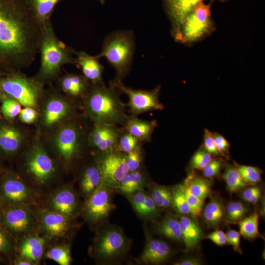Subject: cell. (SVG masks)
Segmentation results:
<instances>
[{
  "label": "cell",
  "instance_id": "obj_1",
  "mask_svg": "<svg viewBox=\"0 0 265 265\" xmlns=\"http://www.w3.org/2000/svg\"><path fill=\"white\" fill-rule=\"evenodd\" d=\"M41 26L27 0H0V66L19 70L30 66L39 48Z\"/></svg>",
  "mask_w": 265,
  "mask_h": 265
},
{
  "label": "cell",
  "instance_id": "obj_2",
  "mask_svg": "<svg viewBox=\"0 0 265 265\" xmlns=\"http://www.w3.org/2000/svg\"><path fill=\"white\" fill-rule=\"evenodd\" d=\"M118 91L115 87H106L104 83L93 84L88 90L85 95V112L95 124L124 125L128 116Z\"/></svg>",
  "mask_w": 265,
  "mask_h": 265
},
{
  "label": "cell",
  "instance_id": "obj_3",
  "mask_svg": "<svg viewBox=\"0 0 265 265\" xmlns=\"http://www.w3.org/2000/svg\"><path fill=\"white\" fill-rule=\"evenodd\" d=\"M74 51L58 39L51 20L42 25L39 48L40 66L37 80L41 83L52 80L57 76L63 65H76Z\"/></svg>",
  "mask_w": 265,
  "mask_h": 265
},
{
  "label": "cell",
  "instance_id": "obj_4",
  "mask_svg": "<svg viewBox=\"0 0 265 265\" xmlns=\"http://www.w3.org/2000/svg\"><path fill=\"white\" fill-rule=\"evenodd\" d=\"M135 49V38L132 31H116L105 38L101 51L95 57L106 58L115 68L116 76L112 82H122L131 69Z\"/></svg>",
  "mask_w": 265,
  "mask_h": 265
},
{
  "label": "cell",
  "instance_id": "obj_5",
  "mask_svg": "<svg viewBox=\"0 0 265 265\" xmlns=\"http://www.w3.org/2000/svg\"><path fill=\"white\" fill-rule=\"evenodd\" d=\"M212 27L210 5L202 2L192 9L173 33L176 41L192 43L208 34Z\"/></svg>",
  "mask_w": 265,
  "mask_h": 265
},
{
  "label": "cell",
  "instance_id": "obj_6",
  "mask_svg": "<svg viewBox=\"0 0 265 265\" xmlns=\"http://www.w3.org/2000/svg\"><path fill=\"white\" fill-rule=\"evenodd\" d=\"M2 90L26 107H34L43 92L41 83L18 72L0 80Z\"/></svg>",
  "mask_w": 265,
  "mask_h": 265
},
{
  "label": "cell",
  "instance_id": "obj_7",
  "mask_svg": "<svg viewBox=\"0 0 265 265\" xmlns=\"http://www.w3.org/2000/svg\"><path fill=\"white\" fill-rule=\"evenodd\" d=\"M110 85L127 95L129 99L127 106L133 116L164 108V105L159 100V86L151 90H145L127 87L122 82L111 81Z\"/></svg>",
  "mask_w": 265,
  "mask_h": 265
},
{
  "label": "cell",
  "instance_id": "obj_8",
  "mask_svg": "<svg viewBox=\"0 0 265 265\" xmlns=\"http://www.w3.org/2000/svg\"><path fill=\"white\" fill-rule=\"evenodd\" d=\"M101 153L97 166L102 180L110 187H117L129 172L126 154L116 150Z\"/></svg>",
  "mask_w": 265,
  "mask_h": 265
},
{
  "label": "cell",
  "instance_id": "obj_9",
  "mask_svg": "<svg viewBox=\"0 0 265 265\" xmlns=\"http://www.w3.org/2000/svg\"><path fill=\"white\" fill-rule=\"evenodd\" d=\"M129 247V240L120 229L108 227L99 236L96 252L100 258L106 262L124 254Z\"/></svg>",
  "mask_w": 265,
  "mask_h": 265
},
{
  "label": "cell",
  "instance_id": "obj_10",
  "mask_svg": "<svg viewBox=\"0 0 265 265\" xmlns=\"http://www.w3.org/2000/svg\"><path fill=\"white\" fill-rule=\"evenodd\" d=\"M110 187L102 181L87 200L86 214L92 221L97 222L106 218L114 208Z\"/></svg>",
  "mask_w": 265,
  "mask_h": 265
},
{
  "label": "cell",
  "instance_id": "obj_11",
  "mask_svg": "<svg viewBox=\"0 0 265 265\" xmlns=\"http://www.w3.org/2000/svg\"><path fill=\"white\" fill-rule=\"evenodd\" d=\"M95 125L89 137L90 144L101 152L116 150L121 133L116 125L105 123Z\"/></svg>",
  "mask_w": 265,
  "mask_h": 265
},
{
  "label": "cell",
  "instance_id": "obj_12",
  "mask_svg": "<svg viewBox=\"0 0 265 265\" xmlns=\"http://www.w3.org/2000/svg\"><path fill=\"white\" fill-rule=\"evenodd\" d=\"M55 144L64 159H72L78 152L80 145L79 132L76 126L69 124L63 127L56 135Z\"/></svg>",
  "mask_w": 265,
  "mask_h": 265
},
{
  "label": "cell",
  "instance_id": "obj_13",
  "mask_svg": "<svg viewBox=\"0 0 265 265\" xmlns=\"http://www.w3.org/2000/svg\"><path fill=\"white\" fill-rule=\"evenodd\" d=\"M29 172L41 182H45L52 174L53 165L51 159L41 147L31 151L27 161Z\"/></svg>",
  "mask_w": 265,
  "mask_h": 265
},
{
  "label": "cell",
  "instance_id": "obj_14",
  "mask_svg": "<svg viewBox=\"0 0 265 265\" xmlns=\"http://www.w3.org/2000/svg\"><path fill=\"white\" fill-rule=\"evenodd\" d=\"M76 66L81 69L84 76L93 84H103L102 74L104 67L95 56L84 51H74Z\"/></svg>",
  "mask_w": 265,
  "mask_h": 265
},
{
  "label": "cell",
  "instance_id": "obj_15",
  "mask_svg": "<svg viewBox=\"0 0 265 265\" xmlns=\"http://www.w3.org/2000/svg\"><path fill=\"white\" fill-rule=\"evenodd\" d=\"M205 0H163L166 12L172 23L173 31L182 23L187 15Z\"/></svg>",
  "mask_w": 265,
  "mask_h": 265
},
{
  "label": "cell",
  "instance_id": "obj_16",
  "mask_svg": "<svg viewBox=\"0 0 265 265\" xmlns=\"http://www.w3.org/2000/svg\"><path fill=\"white\" fill-rule=\"evenodd\" d=\"M170 254V248L165 242L149 238L140 260L146 264H159L166 261Z\"/></svg>",
  "mask_w": 265,
  "mask_h": 265
},
{
  "label": "cell",
  "instance_id": "obj_17",
  "mask_svg": "<svg viewBox=\"0 0 265 265\" xmlns=\"http://www.w3.org/2000/svg\"><path fill=\"white\" fill-rule=\"evenodd\" d=\"M157 124L155 120H144L132 115L128 117L124 126L126 131L140 142H149Z\"/></svg>",
  "mask_w": 265,
  "mask_h": 265
},
{
  "label": "cell",
  "instance_id": "obj_18",
  "mask_svg": "<svg viewBox=\"0 0 265 265\" xmlns=\"http://www.w3.org/2000/svg\"><path fill=\"white\" fill-rule=\"evenodd\" d=\"M69 104L59 96H52L48 101L44 112V122L50 126L58 122L70 112Z\"/></svg>",
  "mask_w": 265,
  "mask_h": 265
},
{
  "label": "cell",
  "instance_id": "obj_19",
  "mask_svg": "<svg viewBox=\"0 0 265 265\" xmlns=\"http://www.w3.org/2000/svg\"><path fill=\"white\" fill-rule=\"evenodd\" d=\"M182 240L187 250L192 249L198 244L202 237V231L196 222L192 218L181 216L179 219Z\"/></svg>",
  "mask_w": 265,
  "mask_h": 265
},
{
  "label": "cell",
  "instance_id": "obj_20",
  "mask_svg": "<svg viewBox=\"0 0 265 265\" xmlns=\"http://www.w3.org/2000/svg\"><path fill=\"white\" fill-rule=\"evenodd\" d=\"M62 90L73 96L85 95L88 92V80L84 76L75 74H68L59 80Z\"/></svg>",
  "mask_w": 265,
  "mask_h": 265
},
{
  "label": "cell",
  "instance_id": "obj_21",
  "mask_svg": "<svg viewBox=\"0 0 265 265\" xmlns=\"http://www.w3.org/2000/svg\"><path fill=\"white\" fill-rule=\"evenodd\" d=\"M67 217L58 212H48L43 216V224L47 231L51 235L61 236L66 232L69 228Z\"/></svg>",
  "mask_w": 265,
  "mask_h": 265
},
{
  "label": "cell",
  "instance_id": "obj_22",
  "mask_svg": "<svg viewBox=\"0 0 265 265\" xmlns=\"http://www.w3.org/2000/svg\"><path fill=\"white\" fill-rule=\"evenodd\" d=\"M3 220L9 229L16 232L26 230L30 221L28 212L21 208H14L7 210L3 215Z\"/></svg>",
  "mask_w": 265,
  "mask_h": 265
},
{
  "label": "cell",
  "instance_id": "obj_23",
  "mask_svg": "<svg viewBox=\"0 0 265 265\" xmlns=\"http://www.w3.org/2000/svg\"><path fill=\"white\" fill-rule=\"evenodd\" d=\"M62 0H27L29 8L41 26L50 20V17L58 3Z\"/></svg>",
  "mask_w": 265,
  "mask_h": 265
},
{
  "label": "cell",
  "instance_id": "obj_24",
  "mask_svg": "<svg viewBox=\"0 0 265 265\" xmlns=\"http://www.w3.org/2000/svg\"><path fill=\"white\" fill-rule=\"evenodd\" d=\"M4 197L12 202H19L27 197L28 191L26 186L21 181L15 178L4 180L1 187Z\"/></svg>",
  "mask_w": 265,
  "mask_h": 265
},
{
  "label": "cell",
  "instance_id": "obj_25",
  "mask_svg": "<svg viewBox=\"0 0 265 265\" xmlns=\"http://www.w3.org/2000/svg\"><path fill=\"white\" fill-rule=\"evenodd\" d=\"M22 135L16 128L9 125L0 126V148L7 153H13L20 147Z\"/></svg>",
  "mask_w": 265,
  "mask_h": 265
},
{
  "label": "cell",
  "instance_id": "obj_26",
  "mask_svg": "<svg viewBox=\"0 0 265 265\" xmlns=\"http://www.w3.org/2000/svg\"><path fill=\"white\" fill-rule=\"evenodd\" d=\"M45 241L38 236H31L25 239L20 247L21 256L30 261H37L43 255Z\"/></svg>",
  "mask_w": 265,
  "mask_h": 265
},
{
  "label": "cell",
  "instance_id": "obj_27",
  "mask_svg": "<svg viewBox=\"0 0 265 265\" xmlns=\"http://www.w3.org/2000/svg\"><path fill=\"white\" fill-rule=\"evenodd\" d=\"M52 205L57 212L67 216H70L76 206L75 196L70 190L63 189L54 196Z\"/></svg>",
  "mask_w": 265,
  "mask_h": 265
},
{
  "label": "cell",
  "instance_id": "obj_28",
  "mask_svg": "<svg viewBox=\"0 0 265 265\" xmlns=\"http://www.w3.org/2000/svg\"><path fill=\"white\" fill-rule=\"evenodd\" d=\"M202 215L208 226L215 227L219 225L225 215V209L222 202L217 199L211 200L205 207Z\"/></svg>",
  "mask_w": 265,
  "mask_h": 265
},
{
  "label": "cell",
  "instance_id": "obj_29",
  "mask_svg": "<svg viewBox=\"0 0 265 265\" xmlns=\"http://www.w3.org/2000/svg\"><path fill=\"white\" fill-rule=\"evenodd\" d=\"M184 182L191 193L202 201H204L211 193L209 182L202 177L189 175Z\"/></svg>",
  "mask_w": 265,
  "mask_h": 265
},
{
  "label": "cell",
  "instance_id": "obj_30",
  "mask_svg": "<svg viewBox=\"0 0 265 265\" xmlns=\"http://www.w3.org/2000/svg\"><path fill=\"white\" fill-rule=\"evenodd\" d=\"M145 177L140 171L129 172L123 179L117 187L120 191L131 194L140 190L144 184Z\"/></svg>",
  "mask_w": 265,
  "mask_h": 265
},
{
  "label": "cell",
  "instance_id": "obj_31",
  "mask_svg": "<svg viewBox=\"0 0 265 265\" xmlns=\"http://www.w3.org/2000/svg\"><path fill=\"white\" fill-rule=\"evenodd\" d=\"M159 232L169 239L182 241V236L179 220L171 215H167L158 226Z\"/></svg>",
  "mask_w": 265,
  "mask_h": 265
},
{
  "label": "cell",
  "instance_id": "obj_32",
  "mask_svg": "<svg viewBox=\"0 0 265 265\" xmlns=\"http://www.w3.org/2000/svg\"><path fill=\"white\" fill-rule=\"evenodd\" d=\"M223 178L225 181L227 188L231 193L240 190L248 186L236 166L229 165L226 167Z\"/></svg>",
  "mask_w": 265,
  "mask_h": 265
},
{
  "label": "cell",
  "instance_id": "obj_33",
  "mask_svg": "<svg viewBox=\"0 0 265 265\" xmlns=\"http://www.w3.org/2000/svg\"><path fill=\"white\" fill-rule=\"evenodd\" d=\"M258 220L259 214L257 212L241 219L238 222L240 235L247 239H253L260 237Z\"/></svg>",
  "mask_w": 265,
  "mask_h": 265
},
{
  "label": "cell",
  "instance_id": "obj_34",
  "mask_svg": "<svg viewBox=\"0 0 265 265\" xmlns=\"http://www.w3.org/2000/svg\"><path fill=\"white\" fill-rule=\"evenodd\" d=\"M103 181L98 166H90L84 171L81 181L83 191L86 193L92 192Z\"/></svg>",
  "mask_w": 265,
  "mask_h": 265
},
{
  "label": "cell",
  "instance_id": "obj_35",
  "mask_svg": "<svg viewBox=\"0 0 265 265\" xmlns=\"http://www.w3.org/2000/svg\"><path fill=\"white\" fill-rule=\"evenodd\" d=\"M247 211L246 207L242 202H230L225 209L226 221L230 224L238 223L244 217Z\"/></svg>",
  "mask_w": 265,
  "mask_h": 265
},
{
  "label": "cell",
  "instance_id": "obj_36",
  "mask_svg": "<svg viewBox=\"0 0 265 265\" xmlns=\"http://www.w3.org/2000/svg\"><path fill=\"white\" fill-rule=\"evenodd\" d=\"M151 197L158 207L169 208L173 205L172 192L166 187L155 186Z\"/></svg>",
  "mask_w": 265,
  "mask_h": 265
},
{
  "label": "cell",
  "instance_id": "obj_37",
  "mask_svg": "<svg viewBox=\"0 0 265 265\" xmlns=\"http://www.w3.org/2000/svg\"><path fill=\"white\" fill-rule=\"evenodd\" d=\"M173 205L177 211L183 215L190 214V209L187 203L183 184L176 186L172 192Z\"/></svg>",
  "mask_w": 265,
  "mask_h": 265
},
{
  "label": "cell",
  "instance_id": "obj_38",
  "mask_svg": "<svg viewBox=\"0 0 265 265\" xmlns=\"http://www.w3.org/2000/svg\"><path fill=\"white\" fill-rule=\"evenodd\" d=\"M140 142L129 132L120 133L116 150L123 153H128L140 146Z\"/></svg>",
  "mask_w": 265,
  "mask_h": 265
},
{
  "label": "cell",
  "instance_id": "obj_39",
  "mask_svg": "<svg viewBox=\"0 0 265 265\" xmlns=\"http://www.w3.org/2000/svg\"><path fill=\"white\" fill-rule=\"evenodd\" d=\"M235 166L246 181L249 184H256L261 180L262 171L255 167L235 163Z\"/></svg>",
  "mask_w": 265,
  "mask_h": 265
},
{
  "label": "cell",
  "instance_id": "obj_40",
  "mask_svg": "<svg viewBox=\"0 0 265 265\" xmlns=\"http://www.w3.org/2000/svg\"><path fill=\"white\" fill-rule=\"evenodd\" d=\"M46 256L60 265H69L71 260L69 250L61 246H56L50 249L47 252Z\"/></svg>",
  "mask_w": 265,
  "mask_h": 265
},
{
  "label": "cell",
  "instance_id": "obj_41",
  "mask_svg": "<svg viewBox=\"0 0 265 265\" xmlns=\"http://www.w3.org/2000/svg\"><path fill=\"white\" fill-rule=\"evenodd\" d=\"M183 185L187 201L190 207V214L193 217L198 218L202 212L204 201L191 193L185 182H184Z\"/></svg>",
  "mask_w": 265,
  "mask_h": 265
},
{
  "label": "cell",
  "instance_id": "obj_42",
  "mask_svg": "<svg viewBox=\"0 0 265 265\" xmlns=\"http://www.w3.org/2000/svg\"><path fill=\"white\" fill-rule=\"evenodd\" d=\"M212 159V155L202 147L193 155L190 166L192 169L202 170Z\"/></svg>",
  "mask_w": 265,
  "mask_h": 265
},
{
  "label": "cell",
  "instance_id": "obj_43",
  "mask_svg": "<svg viewBox=\"0 0 265 265\" xmlns=\"http://www.w3.org/2000/svg\"><path fill=\"white\" fill-rule=\"evenodd\" d=\"M21 104L14 98H7L3 101L1 111L5 117L12 119L19 114Z\"/></svg>",
  "mask_w": 265,
  "mask_h": 265
},
{
  "label": "cell",
  "instance_id": "obj_44",
  "mask_svg": "<svg viewBox=\"0 0 265 265\" xmlns=\"http://www.w3.org/2000/svg\"><path fill=\"white\" fill-rule=\"evenodd\" d=\"M129 172L138 170L142 160V153L140 146L126 154Z\"/></svg>",
  "mask_w": 265,
  "mask_h": 265
},
{
  "label": "cell",
  "instance_id": "obj_45",
  "mask_svg": "<svg viewBox=\"0 0 265 265\" xmlns=\"http://www.w3.org/2000/svg\"><path fill=\"white\" fill-rule=\"evenodd\" d=\"M223 162L220 159H212L202 170L204 176L207 178L217 175L222 167Z\"/></svg>",
  "mask_w": 265,
  "mask_h": 265
},
{
  "label": "cell",
  "instance_id": "obj_46",
  "mask_svg": "<svg viewBox=\"0 0 265 265\" xmlns=\"http://www.w3.org/2000/svg\"><path fill=\"white\" fill-rule=\"evenodd\" d=\"M157 207L151 197L147 195L138 213L144 217L152 216L156 213Z\"/></svg>",
  "mask_w": 265,
  "mask_h": 265
},
{
  "label": "cell",
  "instance_id": "obj_47",
  "mask_svg": "<svg viewBox=\"0 0 265 265\" xmlns=\"http://www.w3.org/2000/svg\"><path fill=\"white\" fill-rule=\"evenodd\" d=\"M203 144V147L211 155H221L216 147L212 136L211 132L207 129H205Z\"/></svg>",
  "mask_w": 265,
  "mask_h": 265
},
{
  "label": "cell",
  "instance_id": "obj_48",
  "mask_svg": "<svg viewBox=\"0 0 265 265\" xmlns=\"http://www.w3.org/2000/svg\"><path fill=\"white\" fill-rule=\"evenodd\" d=\"M261 196L260 188L257 186L247 188L242 192V196L244 200L252 204L257 203Z\"/></svg>",
  "mask_w": 265,
  "mask_h": 265
},
{
  "label": "cell",
  "instance_id": "obj_49",
  "mask_svg": "<svg viewBox=\"0 0 265 265\" xmlns=\"http://www.w3.org/2000/svg\"><path fill=\"white\" fill-rule=\"evenodd\" d=\"M227 243L232 245L235 251L241 253L240 248V236L239 232L234 230H229L226 233Z\"/></svg>",
  "mask_w": 265,
  "mask_h": 265
},
{
  "label": "cell",
  "instance_id": "obj_50",
  "mask_svg": "<svg viewBox=\"0 0 265 265\" xmlns=\"http://www.w3.org/2000/svg\"><path fill=\"white\" fill-rule=\"evenodd\" d=\"M211 134L218 150L221 155L224 156L225 154L229 152L230 143L223 136L217 132H211Z\"/></svg>",
  "mask_w": 265,
  "mask_h": 265
},
{
  "label": "cell",
  "instance_id": "obj_51",
  "mask_svg": "<svg viewBox=\"0 0 265 265\" xmlns=\"http://www.w3.org/2000/svg\"><path fill=\"white\" fill-rule=\"evenodd\" d=\"M37 112L31 107H26L19 113L20 120L25 123H33L37 118Z\"/></svg>",
  "mask_w": 265,
  "mask_h": 265
},
{
  "label": "cell",
  "instance_id": "obj_52",
  "mask_svg": "<svg viewBox=\"0 0 265 265\" xmlns=\"http://www.w3.org/2000/svg\"><path fill=\"white\" fill-rule=\"evenodd\" d=\"M207 238L218 246H223L227 243L226 233L220 230L210 233Z\"/></svg>",
  "mask_w": 265,
  "mask_h": 265
},
{
  "label": "cell",
  "instance_id": "obj_53",
  "mask_svg": "<svg viewBox=\"0 0 265 265\" xmlns=\"http://www.w3.org/2000/svg\"><path fill=\"white\" fill-rule=\"evenodd\" d=\"M146 196L147 195L144 192L139 190L132 196L131 200L132 205L138 213L143 204Z\"/></svg>",
  "mask_w": 265,
  "mask_h": 265
},
{
  "label": "cell",
  "instance_id": "obj_54",
  "mask_svg": "<svg viewBox=\"0 0 265 265\" xmlns=\"http://www.w3.org/2000/svg\"><path fill=\"white\" fill-rule=\"evenodd\" d=\"M200 261L195 258H188L175 262V265H199L201 264Z\"/></svg>",
  "mask_w": 265,
  "mask_h": 265
},
{
  "label": "cell",
  "instance_id": "obj_55",
  "mask_svg": "<svg viewBox=\"0 0 265 265\" xmlns=\"http://www.w3.org/2000/svg\"><path fill=\"white\" fill-rule=\"evenodd\" d=\"M9 242L4 233L0 230V252H4L7 250Z\"/></svg>",
  "mask_w": 265,
  "mask_h": 265
},
{
  "label": "cell",
  "instance_id": "obj_56",
  "mask_svg": "<svg viewBox=\"0 0 265 265\" xmlns=\"http://www.w3.org/2000/svg\"><path fill=\"white\" fill-rule=\"evenodd\" d=\"M15 265H32L31 263L26 259H19L15 262Z\"/></svg>",
  "mask_w": 265,
  "mask_h": 265
},
{
  "label": "cell",
  "instance_id": "obj_57",
  "mask_svg": "<svg viewBox=\"0 0 265 265\" xmlns=\"http://www.w3.org/2000/svg\"><path fill=\"white\" fill-rule=\"evenodd\" d=\"M97 0L102 4H104L105 3V0Z\"/></svg>",
  "mask_w": 265,
  "mask_h": 265
},
{
  "label": "cell",
  "instance_id": "obj_58",
  "mask_svg": "<svg viewBox=\"0 0 265 265\" xmlns=\"http://www.w3.org/2000/svg\"></svg>",
  "mask_w": 265,
  "mask_h": 265
},
{
  "label": "cell",
  "instance_id": "obj_59",
  "mask_svg": "<svg viewBox=\"0 0 265 265\" xmlns=\"http://www.w3.org/2000/svg\"></svg>",
  "mask_w": 265,
  "mask_h": 265
}]
</instances>
